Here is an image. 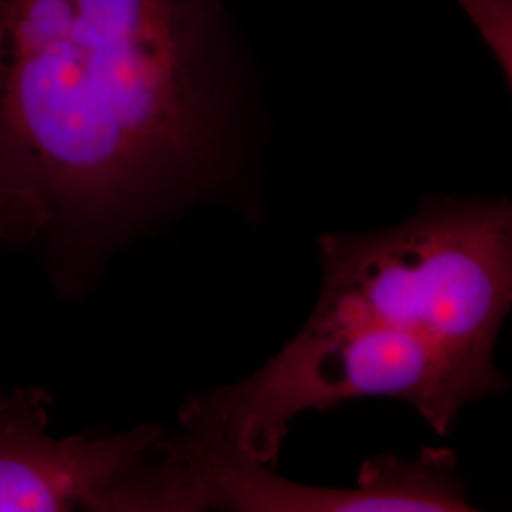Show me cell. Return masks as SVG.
Returning a JSON list of instances; mask_svg holds the SVG:
<instances>
[{
    "label": "cell",
    "instance_id": "obj_1",
    "mask_svg": "<svg viewBox=\"0 0 512 512\" xmlns=\"http://www.w3.org/2000/svg\"><path fill=\"white\" fill-rule=\"evenodd\" d=\"M219 0H0V184L74 251L219 181L234 69Z\"/></svg>",
    "mask_w": 512,
    "mask_h": 512
},
{
    "label": "cell",
    "instance_id": "obj_2",
    "mask_svg": "<svg viewBox=\"0 0 512 512\" xmlns=\"http://www.w3.org/2000/svg\"><path fill=\"white\" fill-rule=\"evenodd\" d=\"M319 243L323 289L313 317L406 332L499 376L495 340L512 300L507 200H433L397 228Z\"/></svg>",
    "mask_w": 512,
    "mask_h": 512
},
{
    "label": "cell",
    "instance_id": "obj_3",
    "mask_svg": "<svg viewBox=\"0 0 512 512\" xmlns=\"http://www.w3.org/2000/svg\"><path fill=\"white\" fill-rule=\"evenodd\" d=\"M488 376L399 330L313 317L293 342L245 382L184 403L181 435L203 450L275 465L291 421L353 399L391 397L412 404L439 435L461 408L501 391Z\"/></svg>",
    "mask_w": 512,
    "mask_h": 512
},
{
    "label": "cell",
    "instance_id": "obj_4",
    "mask_svg": "<svg viewBox=\"0 0 512 512\" xmlns=\"http://www.w3.org/2000/svg\"><path fill=\"white\" fill-rule=\"evenodd\" d=\"M48 404L37 387L0 403V512H143L164 431L54 439Z\"/></svg>",
    "mask_w": 512,
    "mask_h": 512
},
{
    "label": "cell",
    "instance_id": "obj_5",
    "mask_svg": "<svg viewBox=\"0 0 512 512\" xmlns=\"http://www.w3.org/2000/svg\"><path fill=\"white\" fill-rule=\"evenodd\" d=\"M454 469L448 450H425L418 459L366 461L353 490H321L224 458L207 473V495L211 507L234 511H471Z\"/></svg>",
    "mask_w": 512,
    "mask_h": 512
},
{
    "label": "cell",
    "instance_id": "obj_6",
    "mask_svg": "<svg viewBox=\"0 0 512 512\" xmlns=\"http://www.w3.org/2000/svg\"><path fill=\"white\" fill-rule=\"evenodd\" d=\"M46 224L48 213L33 194L0 184V243H29Z\"/></svg>",
    "mask_w": 512,
    "mask_h": 512
},
{
    "label": "cell",
    "instance_id": "obj_7",
    "mask_svg": "<svg viewBox=\"0 0 512 512\" xmlns=\"http://www.w3.org/2000/svg\"><path fill=\"white\" fill-rule=\"evenodd\" d=\"M511 80V0H459Z\"/></svg>",
    "mask_w": 512,
    "mask_h": 512
}]
</instances>
